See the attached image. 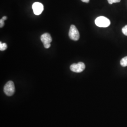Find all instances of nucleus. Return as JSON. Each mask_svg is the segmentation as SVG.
<instances>
[{
  "label": "nucleus",
  "instance_id": "obj_4",
  "mask_svg": "<svg viewBox=\"0 0 127 127\" xmlns=\"http://www.w3.org/2000/svg\"><path fill=\"white\" fill-rule=\"evenodd\" d=\"M41 41L42 42L46 49H49L50 47V43L52 41V38L49 33H45L41 35Z\"/></svg>",
  "mask_w": 127,
  "mask_h": 127
},
{
  "label": "nucleus",
  "instance_id": "obj_5",
  "mask_svg": "<svg viewBox=\"0 0 127 127\" xmlns=\"http://www.w3.org/2000/svg\"><path fill=\"white\" fill-rule=\"evenodd\" d=\"M85 69V65L82 62L73 64L70 66L71 70L75 73H81Z\"/></svg>",
  "mask_w": 127,
  "mask_h": 127
},
{
  "label": "nucleus",
  "instance_id": "obj_6",
  "mask_svg": "<svg viewBox=\"0 0 127 127\" xmlns=\"http://www.w3.org/2000/svg\"><path fill=\"white\" fill-rule=\"evenodd\" d=\"M32 9L33 13L36 15L41 14L44 10V6L42 3L39 2H34L32 5Z\"/></svg>",
  "mask_w": 127,
  "mask_h": 127
},
{
  "label": "nucleus",
  "instance_id": "obj_10",
  "mask_svg": "<svg viewBox=\"0 0 127 127\" xmlns=\"http://www.w3.org/2000/svg\"><path fill=\"white\" fill-rule=\"evenodd\" d=\"M122 32L124 35L127 36V25H126L122 28Z\"/></svg>",
  "mask_w": 127,
  "mask_h": 127
},
{
  "label": "nucleus",
  "instance_id": "obj_3",
  "mask_svg": "<svg viewBox=\"0 0 127 127\" xmlns=\"http://www.w3.org/2000/svg\"><path fill=\"white\" fill-rule=\"evenodd\" d=\"M69 38L73 41H78L80 38V33L76 27L72 25L71 26L69 32Z\"/></svg>",
  "mask_w": 127,
  "mask_h": 127
},
{
  "label": "nucleus",
  "instance_id": "obj_7",
  "mask_svg": "<svg viewBox=\"0 0 127 127\" xmlns=\"http://www.w3.org/2000/svg\"><path fill=\"white\" fill-rule=\"evenodd\" d=\"M121 65L123 67H126L127 66V56L123 58L121 60Z\"/></svg>",
  "mask_w": 127,
  "mask_h": 127
},
{
  "label": "nucleus",
  "instance_id": "obj_2",
  "mask_svg": "<svg viewBox=\"0 0 127 127\" xmlns=\"http://www.w3.org/2000/svg\"><path fill=\"white\" fill-rule=\"evenodd\" d=\"M15 91V85L13 82L9 81L8 82L4 87V92L5 94L8 96H11L13 95Z\"/></svg>",
  "mask_w": 127,
  "mask_h": 127
},
{
  "label": "nucleus",
  "instance_id": "obj_11",
  "mask_svg": "<svg viewBox=\"0 0 127 127\" xmlns=\"http://www.w3.org/2000/svg\"><path fill=\"white\" fill-rule=\"evenodd\" d=\"M4 25V20H3L2 18L0 20V27L2 28Z\"/></svg>",
  "mask_w": 127,
  "mask_h": 127
},
{
  "label": "nucleus",
  "instance_id": "obj_1",
  "mask_svg": "<svg viewBox=\"0 0 127 127\" xmlns=\"http://www.w3.org/2000/svg\"><path fill=\"white\" fill-rule=\"evenodd\" d=\"M95 25L100 27H109L111 24L110 21L108 18L104 16H100L95 19Z\"/></svg>",
  "mask_w": 127,
  "mask_h": 127
},
{
  "label": "nucleus",
  "instance_id": "obj_13",
  "mask_svg": "<svg viewBox=\"0 0 127 127\" xmlns=\"http://www.w3.org/2000/svg\"><path fill=\"white\" fill-rule=\"evenodd\" d=\"M2 19L3 20H4L5 21V20H6L7 19V17H6V16H4V17H2Z\"/></svg>",
  "mask_w": 127,
  "mask_h": 127
},
{
  "label": "nucleus",
  "instance_id": "obj_12",
  "mask_svg": "<svg viewBox=\"0 0 127 127\" xmlns=\"http://www.w3.org/2000/svg\"><path fill=\"white\" fill-rule=\"evenodd\" d=\"M82 2H86V3H88L90 1V0H81Z\"/></svg>",
  "mask_w": 127,
  "mask_h": 127
},
{
  "label": "nucleus",
  "instance_id": "obj_9",
  "mask_svg": "<svg viewBox=\"0 0 127 127\" xmlns=\"http://www.w3.org/2000/svg\"><path fill=\"white\" fill-rule=\"evenodd\" d=\"M110 4H112L114 3H118L121 1V0H107Z\"/></svg>",
  "mask_w": 127,
  "mask_h": 127
},
{
  "label": "nucleus",
  "instance_id": "obj_8",
  "mask_svg": "<svg viewBox=\"0 0 127 127\" xmlns=\"http://www.w3.org/2000/svg\"><path fill=\"white\" fill-rule=\"evenodd\" d=\"M7 49V45L6 43H1L0 42V51H4Z\"/></svg>",
  "mask_w": 127,
  "mask_h": 127
}]
</instances>
